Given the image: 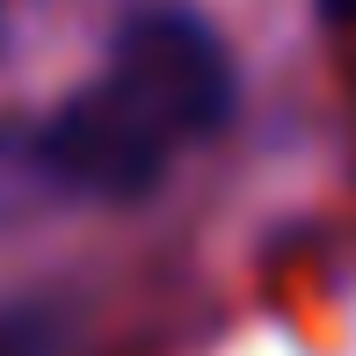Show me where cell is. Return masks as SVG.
<instances>
[{"instance_id":"cell-1","label":"cell","mask_w":356,"mask_h":356,"mask_svg":"<svg viewBox=\"0 0 356 356\" xmlns=\"http://www.w3.org/2000/svg\"><path fill=\"white\" fill-rule=\"evenodd\" d=\"M233 102L240 80L218 29L189 8H145L117 29L109 66L80 95H66L58 117L44 124V182L102 204L153 197L189 145L233 124Z\"/></svg>"},{"instance_id":"cell-3","label":"cell","mask_w":356,"mask_h":356,"mask_svg":"<svg viewBox=\"0 0 356 356\" xmlns=\"http://www.w3.org/2000/svg\"><path fill=\"white\" fill-rule=\"evenodd\" d=\"M327 8V22H356V0H320Z\"/></svg>"},{"instance_id":"cell-2","label":"cell","mask_w":356,"mask_h":356,"mask_svg":"<svg viewBox=\"0 0 356 356\" xmlns=\"http://www.w3.org/2000/svg\"><path fill=\"white\" fill-rule=\"evenodd\" d=\"M0 356H58L51 305H0Z\"/></svg>"}]
</instances>
